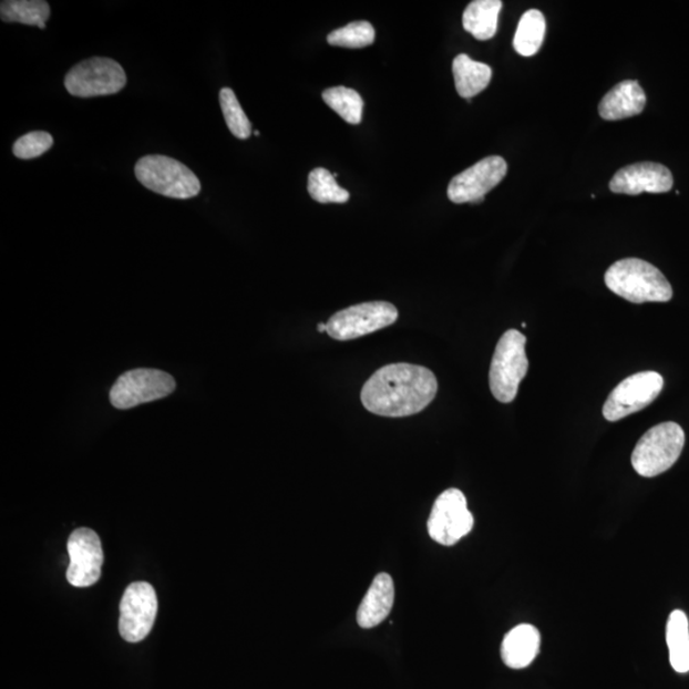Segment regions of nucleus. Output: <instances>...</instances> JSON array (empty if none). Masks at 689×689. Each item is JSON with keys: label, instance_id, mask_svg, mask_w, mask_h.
Listing matches in <instances>:
<instances>
[{"label": "nucleus", "instance_id": "obj_1", "mask_svg": "<svg viewBox=\"0 0 689 689\" xmlns=\"http://www.w3.org/2000/svg\"><path fill=\"white\" fill-rule=\"evenodd\" d=\"M436 391L439 382L431 369L398 363L378 369L364 383L360 399L376 415L405 418L422 413Z\"/></svg>", "mask_w": 689, "mask_h": 689}, {"label": "nucleus", "instance_id": "obj_2", "mask_svg": "<svg viewBox=\"0 0 689 689\" xmlns=\"http://www.w3.org/2000/svg\"><path fill=\"white\" fill-rule=\"evenodd\" d=\"M605 284L611 292L635 305L666 302L673 297V289L659 268L638 258L620 259L609 267Z\"/></svg>", "mask_w": 689, "mask_h": 689}, {"label": "nucleus", "instance_id": "obj_3", "mask_svg": "<svg viewBox=\"0 0 689 689\" xmlns=\"http://www.w3.org/2000/svg\"><path fill=\"white\" fill-rule=\"evenodd\" d=\"M686 443L682 426L673 422L655 425L638 441L631 462L638 475L654 477L676 464Z\"/></svg>", "mask_w": 689, "mask_h": 689}, {"label": "nucleus", "instance_id": "obj_4", "mask_svg": "<svg viewBox=\"0 0 689 689\" xmlns=\"http://www.w3.org/2000/svg\"><path fill=\"white\" fill-rule=\"evenodd\" d=\"M138 182L158 195L189 199L199 195L200 182L188 166L178 160L150 155L138 160L134 167Z\"/></svg>", "mask_w": 689, "mask_h": 689}, {"label": "nucleus", "instance_id": "obj_5", "mask_svg": "<svg viewBox=\"0 0 689 689\" xmlns=\"http://www.w3.org/2000/svg\"><path fill=\"white\" fill-rule=\"evenodd\" d=\"M526 338L517 330L504 332L495 348L490 371L493 397L510 403L517 397L521 381L528 371Z\"/></svg>", "mask_w": 689, "mask_h": 689}, {"label": "nucleus", "instance_id": "obj_6", "mask_svg": "<svg viewBox=\"0 0 689 689\" xmlns=\"http://www.w3.org/2000/svg\"><path fill=\"white\" fill-rule=\"evenodd\" d=\"M127 85L123 66L111 58H91L66 73L64 86L72 96L96 97L117 94Z\"/></svg>", "mask_w": 689, "mask_h": 689}, {"label": "nucleus", "instance_id": "obj_7", "mask_svg": "<svg viewBox=\"0 0 689 689\" xmlns=\"http://www.w3.org/2000/svg\"><path fill=\"white\" fill-rule=\"evenodd\" d=\"M398 318V308L389 301L361 302L335 313L327 322V333L338 341L356 340L392 326Z\"/></svg>", "mask_w": 689, "mask_h": 689}, {"label": "nucleus", "instance_id": "obj_8", "mask_svg": "<svg viewBox=\"0 0 689 689\" xmlns=\"http://www.w3.org/2000/svg\"><path fill=\"white\" fill-rule=\"evenodd\" d=\"M176 383L171 374L157 369H134L120 377L111 391L112 405L127 410L169 397Z\"/></svg>", "mask_w": 689, "mask_h": 689}, {"label": "nucleus", "instance_id": "obj_9", "mask_svg": "<svg viewBox=\"0 0 689 689\" xmlns=\"http://www.w3.org/2000/svg\"><path fill=\"white\" fill-rule=\"evenodd\" d=\"M474 517L467 508L465 494L460 490L444 491L435 500L428 520V533L432 539L444 546L459 543L473 531Z\"/></svg>", "mask_w": 689, "mask_h": 689}, {"label": "nucleus", "instance_id": "obj_10", "mask_svg": "<svg viewBox=\"0 0 689 689\" xmlns=\"http://www.w3.org/2000/svg\"><path fill=\"white\" fill-rule=\"evenodd\" d=\"M662 389L664 378L657 372H641L628 377L610 392L603 408V415L609 422H618L649 407Z\"/></svg>", "mask_w": 689, "mask_h": 689}, {"label": "nucleus", "instance_id": "obj_11", "mask_svg": "<svg viewBox=\"0 0 689 689\" xmlns=\"http://www.w3.org/2000/svg\"><path fill=\"white\" fill-rule=\"evenodd\" d=\"M157 595L148 583H133L121 601L120 633L125 641L137 644L150 635L157 616Z\"/></svg>", "mask_w": 689, "mask_h": 689}, {"label": "nucleus", "instance_id": "obj_12", "mask_svg": "<svg viewBox=\"0 0 689 689\" xmlns=\"http://www.w3.org/2000/svg\"><path fill=\"white\" fill-rule=\"evenodd\" d=\"M507 163L500 156L481 160L465 172L460 173L450 183L448 195L453 204H479L486 193L503 181L507 174Z\"/></svg>", "mask_w": 689, "mask_h": 689}, {"label": "nucleus", "instance_id": "obj_13", "mask_svg": "<svg viewBox=\"0 0 689 689\" xmlns=\"http://www.w3.org/2000/svg\"><path fill=\"white\" fill-rule=\"evenodd\" d=\"M66 548L71 559L66 569L69 583L75 587L95 585L104 563L103 545L99 535L91 528L80 527L71 534Z\"/></svg>", "mask_w": 689, "mask_h": 689}, {"label": "nucleus", "instance_id": "obj_14", "mask_svg": "<svg viewBox=\"0 0 689 689\" xmlns=\"http://www.w3.org/2000/svg\"><path fill=\"white\" fill-rule=\"evenodd\" d=\"M675 179L667 166L657 163H638L621 167L613 176L609 187L619 195L637 196L641 193H667Z\"/></svg>", "mask_w": 689, "mask_h": 689}, {"label": "nucleus", "instance_id": "obj_15", "mask_svg": "<svg viewBox=\"0 0 689 689\" xmlns=\"http://www.w3.org/2000/svg\"><path fill=\"white\" fill-rule=\"evenodd\" d=\"M394 603V585L389 574L378 575L369 587L357 613L358 625L369 629L381 625L390 616Z\"/></svg>", "mask_w": 689, "mask_h": 689}, {"label": "nucleus", "instance_id": "obj_16", "mask_svg": "<svg viewBox=\"0 0 689 689\" xmlns=\"http://www.w3.org/2000/svg\"><path fill=\"white\" fill-rule=\"evenodd\" d=\"M542 636L539 629L532 625H520L504 636L501 657L511 669H524L541 651Z\"/></svg>", "mask_w": 689, "mask_h": 689}, {"label": "nucleus", "instance_id": "obj_17", "mask_svg": "<svg viewBox=\"0 0 689 689\" xmlns=\"http://www.w3.org/2000/svg\"><path fill=\"white\" fill-rule=\"evenodd\" d=\"M645 91L640 83L627 80L618 83L605 95L599 105V114L605 121H620L644 112Z\"/></svg>", "mask_w": 689, "mask_h": 689}, {"label": "nucleus", "instance_id": "obj_18", "mask_svg": "<svg viewBox=\"0 0 689 689\" xmlns=\"http://www.w3.org/2000/svg\"><path fill=\"white\" fill-rule=\"evenodd\" d=\"M452 71L459 95L467 100L481 94L492 80L491 66L475 62L466 54L453 59Z\"/></svg>", "mask_w": 689, "mask_h": 689}, {"label": "nucleus", "instance_id": "obj_19", "mask_svg": "<svg viewBox=\"0 0 689 689\" xmlns=\"http://www.w3.org/2000/svg\"><path fill=\"white\" fill-rule=\"evenodd\" d=\"M501 0H475L467 6L462 23L464 29L477 40H490L498 30Z\"/></svg>", "mask_w": 689, "mask_h": 689}, {"label": "nucleus", "instance_id": "obj_20", "mask_svg": "<svg viewBox=\"0 0 689 689\" xmlns=\"http://www.w3.org/2000/svg\"><path fill=\"white\" fill-rule=\"evenodd\" d=\"M667 645L671 668L677 673L689 671V624L683 610L670 613L667 624Z\"/></svg>", "mask_w": 689, "mask_h": 689}, {"label": "nucleus", "instance_id": "obj_21", "mask_svg": "<svg viewBox=\"0 0 689 689\" xmlns=\"http://www.w3.org/2000/svg\"><path fill=\"white\" fill-rule=\"evenodd\" d=\"M50 17V7L44 0H4L0 4V19L4 22H17L47 28Z\"/></svg>", "mask_w": 689, "mask_h": 689}, {"label": "nucleus", "instance_id": "obj_22", "mask_svg": "<svg viewBox=\"0 0 689 689\" xmlns=\"http://www.w3.org/2000/svg\"><path fill=\"white\" fill-rule=\"evenodd\" d=\"M546 23L544 14L537 10H531L521 17L514 48L520 55L533 56L543 45Z\"/></svg>", "mask_w": 689, "mask_h": 689}, {"label": "nucleus", "instance_id": "obj_23", "mask_svg": "<svg viewBox=\"0 0 689 689\" xmlns=\"http://www.w3.org/2000/svg\"><path fill=\"white\" fill-rule=\"evenodd\" d=\"M322 97L325 103L344 122L357 125L363 120L364 101L356 90L343 86L332 88L326 90Z\"/></svg>", "mask_w": 689, "mask_h": 689}, {"label": "nucleus", "instance_id": "obj_24", "mask_svg": "<svg viewBox=\"0 0 689 689\" xmlns=\"http://www.w3.org/2000/svg\"><path fill=\"white\" fill-rule=\"evenodd\" d=\"M308 192L319 204H347L350 198L349 192L341 188L335 176L323 167L310 172Z\"/></svg>", "mask_w": 689, "mask_h": 689}, {"label": "nucleus", "instance_id": "obj_25", "mask_svg": "<svg viewBox=\"0 0 689 689\" xmlns=\"http://www.w3.org/2000/svg\"><path fill=\"white\" fill-rule=\"evenodd\" d=\"M376 40V30L367 21H356L341 29L335 30L327 38L332 47L361 49L372 45Z\"/></svg>", "mask_w": 689, "mask_h": 689}, {"label": "nucleus", "instance_id": "obj_26", "mask_svg": "<svg viewBox=\"0 0 689 689\" xmlns=\"http://www.w3.org/2000/svg\"><path fill=\"white\" fill-rule=\"evenodd\" d=\"M220 105L226 125L234 136L239 140L249 138L251 124L232 89L225 88L220 91Z\"/></svg>", "mask_w": 689, "mask_h": 689}, {"label": "nucleus", "instance_id": "obj_27", "mask_svg": "<svg viewBox=\"0 0 689 689\" xmlns=\"http://www.w3.org/2000/svg\"><path fill=\"white\" fill-rule=\"evenodd\" d=\"M53 144L52 134L43 131L30 132L16 141L13 154L21 160L37 158L48 153Z\"/></svg>", "mask_w": 689, "mask_h": 689}, {"label": "nucleus", "instance_id": "obj_28", "mask_svg": "<svg viewBox=\"0 0 689 689\" xmlns=\"http://www.w3.org/2000/svg\"><path fill=\"white\" fill-rule=\"evenodd\" d=\"M317 330H318V332H321V333L326 332L327 333V323H318Z\"/></svg>", "mask_w": 689, "mask_h": 689}]
</instances>
